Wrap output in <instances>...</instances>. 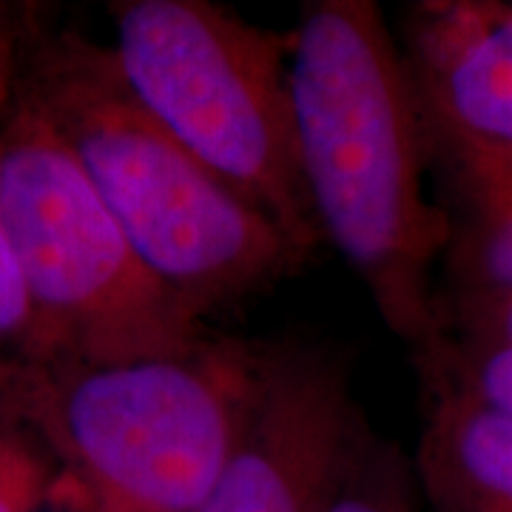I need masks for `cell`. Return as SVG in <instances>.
<instances>
[{"label":"cell","instance_id":"6da1fadb","mask_svg":"<svg viewBox=\"0 0 512 512\" xmlns=\"http://www.w3.org/2000/svg\"><path fill=\"white\" fill-rule=\"evenodd\" d=\"M299 168L313 217L387 328L436 345L430 274L453 225L424 191L427 117L370 0L308 3L288 40Z\"/></svg>","mask_w":512,"mask_h":512},{"label":"cell","instance_id":"7a4b0ae2","mask_svg":"<svg viewBox=\"0 0 512 512\" xmlns=\"http://www.w3.org/2000/svg\"><path fill=\"white\" fill-rule=\"evenodd\" d=\"M18 97L72 148L151 276L200 319L305 262L131 97L111 52L57 43Z\"/></svg>","mask_w":512,"mask_h":512},{"label":"cell","instance_id":"3957f363","mask_svg":"<svg viewBox=\"0 0 512 512\" xmlns=\"http://www.w3.org/2000/svg\"><path fill=\"white\" fill-rule=\"evenodd\" d=\"M259 353L205 339L120 365L46 362L0 404L60 467L72 512H200L239 439Z\"/></svg>","mask_w":512,"mask_h":512},{"label":"cell","instance_id":"277c9868","mask_svg":"<svg viewBox=\"0 0 512 512\" xmlns=\"http://www.w3.org/2000/svg\"><path fill=\"white\" fill-rule=\"evenodd\" d=\"M0 225L32 299L37 365H120L208 339L134 254L72 148L20 97L0 128Z\"/></svg>","mask_w":512,"mask_h":512},{"label":"cell","instance_id":"5b68a950","mask_svg":"<svg viewBox=\"0 0 512 512\" xmlns=\"http://www.w3.org/2000/svg\"><path fill=\"white\" fill-rule=\"evenodd\" d=\"M114 66L131 97L308 256L322 231L305 191L288 43L205 0L114 6Z\"/></svg>","mask_w":512,"mask_h":512},{"label":"cell","instance_id":"8992f818","mask_svg":"<svg viewBox=\"0 0 512 512\" xmlns=\"http://www.w3.org/2000/svg\"><path fill=\"white\" fill-rule=\"evenodd\" d=\"M356 407L336 353H259L239 439L200 512H316Z\"/></svg>","mask_w":512,"mask_h":512},{"label":"cell","instance_id":"52a82bcc","mask_svg":"<svg viewBox=\"0 0 512 512\" xmlns=\"http://www.w3.org/2000/svg\"><path fill=\"white\" fill-rule=\"evenodd\" d=\"M413 80L427 126L512 146V3L427 6Z\"/></svg>","mask_w":512,"mask_h":512},{"label":"cell","instance_id":"ba28073f","mask_svg":"<svg viewBox=\"0 0 512 512\" xmlns=\"http://www.w3.org/2000/svg\"><path fill=\"white\" fill-rule=\"evenodd\" d=\"M416 473L436 512H512V419L444 384L427 416Z\"/></svg>","mask_w":512,"mask_h":512},{"label":"cell","instance_id":"9c48e42d","mask_svg":"<svg viewBox=\"0 0 512 512\" xmlns=\"http://www.w3.org/2000/svg\"><path fill=\"white\" fill-rule=\"evenodd\" d=\"M444 148L464 200L456 268L464 299L512 291V146L427 126Z\"/></svg>","mask_w":512,"mask_h":512},{"label":"cell","instance_id":"30bf717a","mask_svg":"<svg viewBox=\"0 0 512 512\" xmlns=\"http://www.w3.org/2000/svg\"><path fill=\"white\" fill-rule=\"evenodd\" d=\"M419 473L393 444L353 410L316 512H421Z\"/></svg>","mask_w":512,"mask_h":512},{"label":"cell","instance_id":"8fae6325","mask_svg":"<svg viewBox=\"0 0 512 512\" xmlns=\"http://www.w3.org/2000/svg\"><path fill=\"white\" fill-rule=\"evenodd\" d=\"M456 387L512 419V291L464 299Z\"/></svg>","mask_w":512,"mask_h":512},{"label":"cell","instance_id":"7c38bea8","mask_svg":"<svg viewBox=\"0 0 512 512\" xmlns=\"http://www.w3.org/2000/svg\"><path fill=\"white\" fill-rule=\"evenodd\" d=\"M52 487L46 450L0 404V512H37Z\"/></svg>","mask_w":512,"mask_h":512},{"label":"cell","instance_id":"4fadbf2b","mask_svg":"<svg viewBox=\"0 0 512 512\" xmlns=\"http://www.w3.org/2000/svg\"><path fill=\"white\" fill-rule=\"evenodd\" d=\"M40 362L32 299L15 248L0 225V384Z\"/></svg>","mask_w":512,"mask_h":512},{"label":"cell","instance_id":"5bb4252c","mask_svg":"<svg viewBox=\"0 0 512 512\" xmlns=\"http://www.w3.org/2000/svg\"><path fill=\"white\" fill-rule=\"evenodd\" d=\"M12 66H15V49H12V35L0 26V103L6 100L9 80H12Z\"/></svg>","mask_w":512,"mask_h":512}]
</instances>
